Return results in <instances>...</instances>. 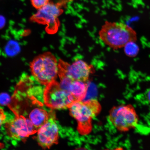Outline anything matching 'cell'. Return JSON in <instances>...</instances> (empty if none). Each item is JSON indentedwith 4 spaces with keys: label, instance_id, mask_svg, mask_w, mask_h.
<instances>
[{
    "label": "cell",
    "instance_id": "6da1fadb",
    "mask_svg": "<svg viewBox=\"0 0 150 150\" xmlns=\"http://www.w3.org/2000/svg\"><path fill=\"white\" fill-rule=\"evenodd\" d=\"M101 40L107 45L114 50L124 47L131 41L136 42V31L124 23L105 22L99 33Z\"/></svg>",
    "mask_w": 150,
    "mask_h": 150
},
{
    "label": "cell",
    "instance_id": "7a4b0ae2",
    "mask_svg": "<svg viewBox=\"0 0 150 150\" xmlns=\"http://www.w3.org/2000/svg\"><path fill=\"white\" fill-rule=\"evenodd\" d=\"M101 109L100 103L95 99L77 101L71 105L69 108L70 115L77 122L80 134L85 135L91 132L92 120L100 113Z\"/></svg>",
    "mask_w": 150,
    "mask_h": 150
},
{
    "label": "cell",
    "instance_id": "3957f363",
    "mask_svg": "<svg viewBox=\"0 0 150 150\" xmlns=\"http://www.w3.org/2000/svg\"><path fill=\"white\" fill-rule=\"evenodd\" d=\"M32 75L37 81L46 86L56 80L58 76V62L51 52L37 56L30 65Z\"/></svg>",
    "mask_w": 150,
    "mask_h": 150
},
{
    "label": "cell",
    "instance_id": "277c9868",
    "mask_svg": "<svg viewBox=\"0 0 150 150\" xmlns=\"http://www.w3.org/2000/svg\"><path fill=\"white\" fill-rule=\"evenodd\" d=\"M109 119L121 132H126L135 128L139 120L136 110L131 104L114 106L110 110Z\"/></svg>",
    "mask_w": 150,
    "mask_h": 150
},
{
    "label": "cell",
    "instance_id": "5b68a950",
    "mask_svg": "<svg viewBox=\"0 0 150 150\" xmlns=\"http://www.w3.org/2000/svg\"><path fill=\"white\" fill-rule=\"evenodd\" d=\"M45 104L52 110L69 109L75 102L71 94L61 87L56 80L46 86L44 93Z\"/></svg>",
    "mask_w": 150,
    "mask_h": 150
},
{
    "label": "cell",
    "instance_id": "8992f818",
    "mask_svg": "<svg viewBox=\"0 0 150 150\" xmlns=\"http://www.w3.org/2000/svg\"><path fill=\"white\" fill-rule=\"evenodd\" d=\"M63 12L60 3L50 2L42 8L38 9L36 13L31 17L33 21L46 25V30L48 33H55L60 25L59 17Z\"/></svg>",
    "mask_w": 150,
    "mask_h": 150
},
{
    "label": "cell",
    "instance_id": "52a82bcc",
    "mask_svg": "<svg viewBox=\"0 0 150 150\" xmlns=\"http://www.w3.org/2000/svg\"><path fill=\"white\" fill-rule=\"evenodd\" d=\"M93 71L92 65L82 60H77L72 64L60 59L58 62V76L73 81L87 82Z\"/></svg>",
    "mask_w": 150,
    "mask_h": 150
},
{
    "label": "cell",
    "instance_id": "ba28073f",
    "mask_svg": "<svg viewBox=\"0 0 150 150\" xmlns=\"http://www.w3.org/2000/svg\"><path fill=\"white\" fill-rule=\"evenodd\" d=\"M14 113V119L6 122L5 125L9 137L14 139L22 140L37 132L39 129L29 119L23 115Z\"/></svg>",
    "mask_w": 150,
    "mask_h": 150
},
{
    "label": "cell",
    "instance_id": "9c48e42d",
    "mask_svg": "<svg viewBox=\"0 0 150 150\" xmlns=\"http://www.w3.org/2000/svg\"><path fill=\"white\" fill-rule=\"evenodd\" d=\"M47 121L37 131V141L43 149H49L58 143L59 129L56 123V114L53 110L49 112Z\"/></svg>",
    "mask_w": 150,
    "mask_h": 150
},
{
    "label": "cell",
    "instance_id": "30bf717a",
    "mask_svg": "<svg viewBox=\"0 0 150 150\" xmlns=\"http://www.w3.org/2000/svg\"><path fill=\"white\" fill-rule=\"evenodd\" d=\"M67 90L74 97L75 102L83 100L87 94L88 85L86 82L71 80Z\"/></svg>",
    "mask_w": 150,
    "mask_h": 150
},
{
    "label": "cell",
    "instance_id": "8fae6325",
    "mask_svg": "<svg viewBox=\"0 0 150 150\" xmlns=\"http://www.w3.org/2000/svg\"><path fill=\"white\" fill-rule=\"evenodd\" d=\"M124 47L125 54L129 57H135L139 52V48L134 41L127 43Z\"/></svg>",
    "mask_w": 150,
    "mask_h": 150
},
{
    "label": "cell",
    "instance_id": "7c38bea8",
    "mask_svg": "<svg viewBox=\"0 0 150 150\" xmlns=\"http://www.w3.org/2000/svg\"><path fill=\"white\" fill-rule=\"evenodd\" d=\"M32 5L35 8L40 9L50 2V0H30Z\"/></svg>",
    "mask_w": 150,
    "mask_h": 150
},
{
    "label": "cell",
    "instance_id": "4fadbf2b",
    "mask_svg": "<svg viewBox=\"0 0 150 150\" xmlns=\"http://www.w3.org/2000/svg\"><path fill=\"white\" fill-rule=\"evenodd\" d=\"M10 100V97L8 94L6 93L0 94V105H8V103Z\"/></svg>",
    "mask_w": 150,
    "mask_h": 150
},
{
    "label": "cell",
    "instance_id": "5bb4252c",
    "mask_svg": "<svg viewBox=\"0 0 150 150\" xmlns=\"http://www.w3.org/2000/svg\"><path fill=\"white\" fill-rule=\"evenodd\" d=\"M6 119V115L4 110L1 108H0V127L5 121Z\"/></svg>",
    "mask_w": 150,
    "mask_h": 150
},
{
    "label": "cell",
    "instance_id": "9a60e30c",
    "mask_svg": "<svg viewBox=\"0 0 150 150\" xmlns=\"http://www.w3.org/2000/svg\"><path fill=\"white\" fill-rule=\"evenodd\" d=\"M5 23V18L2 16H0V29L3 27Z\"/></svg>",
    "mask_w": 150,
    "mask_h": 150
},
{
    "label": "cell",
    "instance_id": "2e32d148",
    "mask_svg": "<svg viewBox=\"0 0 150 150\" xmlns=\"http://www.w3.org/2000/svg\"><path fill=\"white\" fill-rule=\"evenodd\" d=\"M147 97L148 99H149V102H150V91H149V92L148 93Z\"/></svg>",
    "mask_w": 150,
    "mask_h": 150
}]
</instances>
